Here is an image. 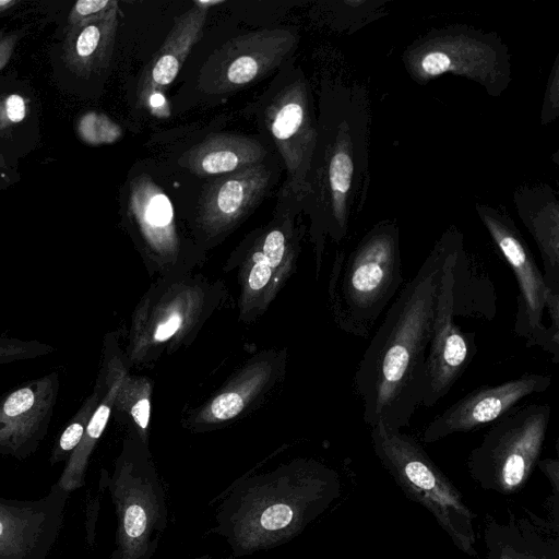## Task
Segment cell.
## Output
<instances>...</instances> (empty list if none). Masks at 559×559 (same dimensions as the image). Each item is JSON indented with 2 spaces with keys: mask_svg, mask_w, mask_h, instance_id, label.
<instances>
[{
  "mask_svg": "<svg viewBox=\"0 0 559 559\" xmlns=\"http://www.w3.org/2000/svg\"><path fill=\"white\" fill-rule=\"evenodd\" d=\"M459 229L448 228L399 292L369 342L354 376L362 418L393 430L411 425L425 392L426 357L441 271Z\"/></svg>",
  "mask_w": 559,
  "mask_h": 559,
  "instance_id": "cell-1",
  "label": "cell"
},
{
  "mask_svg": "<svg viewBox=\"0 0 559 559\" xmlns=\"http://www.w3.org/2000/svg\"><path fill=\"white\" fill-rule=\"evenodd\" d=\"M341 490L337 473L322 465L235 485L219 506L216 531L237 556L270 549L300 534Z\"/></svg>",
  "mask_w": 559,
  "mask_h": 559,
  "instance_id": "cell-2",
  "label": "cell"
},
{
  "mask_svg": "<svg viewBox=\"0 0 559 559\" xmlns=\"http://www.w3.org/2000/svg\"><path fill=\"white\" fill-rule=\"evenodd\" d=\"M372 450L403 493L424 507L453 545L471 558L476 550L475 513L449 477L412 436L378 421L370 427Z\"/></svg>",
  "mask_w": 559,
  "mask_h": 559,
  "instance_id": "cell-3",
  "label": "cell"
},
{
  "mask_svg": "<svg viewBox=\"0 0 559 559\" xmlns=\"http://www.w3.org/2000/svg\"><path fill=\"white\" fill-rule=\"evenodd\" d=\"M336 114L312 187L319 185V205L340 239L347 233L353 206L360 209L367 194L370 106L365 88L342 87Z\"/></svg>",
  "mask_w": 559,
  "mask_h": 559,
  "instance_id": "cell-4",
  "label": "cell"
},
{
  "mask_svg": "<svg viewBox=\"0 0 559 559\" xmlns=\"http://www.w3.org/2000/svg\"><path fill=\"white\" fill-rule=\"evenodd\" d=\"M340 261L336 311L341 328L366 338L403 284L399 225L389 219L377 223Z\"/></svg>",
  "mask_w": 559,
  "mask_h": 559,
  "instance_id": "cell-5",
  "label": "cell"
},
{
  "mask_svg": "<svg viewBox=\"0 0 559 559\" xmlns=\"http://www.w3.org/2000/svg\"><path fill=\"white\" fill-rule=\"evenodd\" d=\"M402 60L417 83L451 73L477 83L492 96L500 95L511 79L509 51L501 39L462 25L427 33L404 50Z\"/></svg>",
  "mask_w": 559,
  "mask_h": 559,
  "instance_id": "cell-6",
  "label": "cell"
},
{
  "mask_svg": "<svg viewBox=\"0 0 559 559\" xmlns=\"http://www.w3.org/2000/svg\"><path fill=\"white\" fill-rule=\"evenodd\" d=\"M551 406L533 403L495 421L466 462L474 483L486 491H521L540 460Z\"/></svg>",
  "mask_w": 559,
  "mask_h": 559,
  "instance_id": "cell-7",
  "label": "cell"
},
{
  "mask_svg": "<svg viewBox=\"0 0 559 559\" xmlns=\"http://www.w3.org/2000/svg\"><path fill=\"white\" fill-rule=\"evenodd\" d=\"M476 211L516 280L515 335L524 338L526 346H537L550 354L557 364L559 335L543 321L547 287L534 254L510 216L485 204H476Z\"/></svg>",
  "mask_w": 559,
  "mask_h": 559,
  "instance_id": "cell-8",
  "label": "cell"
},
{
  "mask_svg": "<svg viewBox=\"0 0 559 559\" xmlns=\"http://www.w3.org/2000/svg\"><path fill=\"white\" fill-rule=\"evenodd\" d=\"M464 243L459 230L444 260L431 337L426 357L425 392L421 404L432 407L461 378L476 354L475 334L464 332L455 317V264Z\"/></svg>",
  "mask_w": 559,
  "mask_h": 559,
  "instance_id": "cell-9",
  "label": "cell"
},
{
  "mask_svg": "<svg viewBox=\"0 0 559 559\" xmlns=\"http://www.w3.org/2000/svg\"><path fill=\"white\" fill-rule=\"evenodd\" d=\"M297 41V34L285 28L239 35L207 58L198 86L215 96L247 87L274 71L294 51Z\"/></svg>",
  "mask_w": 559,
  "mask_h": 559,
  "instance_id": "cell-10",
  "label": "cell"
},
{
  "mask_svg": "<svg viewBox=\"0 0 559 559\" xmlns=\"http://www.w3.org/2000/svg\"><path fill=\"white\" fill-rule=\"evenodd\" d=\"M265 121L287 170L286 192L302 201L311 194L310 176L318 140L304 79L290 82L276 94L265 110Z\"/></svg>",
  "mask_w": 559,
  "mask_h": 559,
  "instance_id": "cell-11",
  "label": "cell"
},
{
  "mask_svg": "<svg viewBox=\"0 0 559 559\" xmlns=\"http://www.w3.org/2000/svg\"><path fill=\"white\" fill-rule=\"evenodd\" d=\"M551 382L549 374L525 373L500 384L479 386L436 416L425 428L421 440L432 443L493 424L515 409L522 400L546 391Z\"/></svg>",
  "mask_w": 559,
  "mask_h": 559,
  "instance_id": "cell-12",
  "label": "cell"
},
{
  "mask_svg": "<svg viewBox=\"0 0 559 559\" xmlns=\"http://www.w3.org/2000/svg\"><path fill=\"white\" fill-rule=\"evenodd\" d=\"M60 390L51 371L0 396V453L25 457L47 435Z\"/></svg>",
  "mask_w": 559,
  "mask_h": 559,
  "instance_id": "cell-13",
  "label": "cell"
},
{
  "mask_svg": "<svg viewBox=\"0 0 559 559\" xmlns=\"http://www.w3.org/2000/svg\"><path fill=\"white\" fill-rule=\"evenodd\" d=\"M111 492L118 516L115 559H150L166 524L162 486L120 475Z\"/></svg>",
  "mask_w": 559,
  "mask_h": 559,
  "instance_id": "cell-14",
  "label": "cell"
},
{
  "mask_svg": "<svg viewBox=\"0 0 559 559\" xmlns=\"http://www.w3.org/2000/svg\"><path fill=\"white\" fill-rule=\"evenodd\" d=\"M479 559H559V523L523 509L489 518Z\"/></svg>",
  "mask_w": 559,
  "mask_h": 559,
  "instance_id": "cell-15",
  "label": "cell"
},
{
  "mask_svg": "<svg viewBox=\"0 0 559 559\" xmlns=\"http://www.w3.org/2000/svg\"><path fill=\"white\" fill-rule=\"evenodd\" d=\"M224 0L193 1V5L178 15L163 45L145 66L136 86L139 105H147L152 96L162 94L176 79L192 47L202 36L211 7Z\"/></svg>",
  "mask_w": 559,
  "mask_h": 559,
  "instance_id": "cell-16",
  "label": "cell"
},
{
  "mask_svg": "<svg viewBox=\"0 0 559 559\" xmlns=\"http://www.w3.org/2000/svg\"><path fill=\"white\" fill-rule=\"evenodd\" d=\"M271 174L262 163L243 167L212 180L200 197V213L214 226L231 224L265 194Z\"/></svg>",
  "mask_w": 559,
  "mask_h": 559,
  "instance_id": "cell-17",
  "label": "cell"
},
{
  "mask_svg": "<svg viewBox=\"0 0 559 559\" xmlns=\"http://www.w3.org/2000/svg\"><path fill=\"white\" fill-rule=\"evenodd\" d=\"M514 204L540 252L547 290L559 292V204L555 193L547 186L523 188L514 193Z\"/></svg>",
  "mask_w": 559,
  "mask_h": 559,
  "instance_id": "cell-18",
  "label": "cell"
},
{
  "mask_svg": "<svg viewBox=\"0 0 559 559\" xmlns=\"http://www.w3.org/2000/svg\"><path fill=\"white\" fill-rule=\"evenodd\" d=\"M118 22L117 2L100 16L68 27L62 48L68 69L81 78L105 70L112 56Z\"/></svg>",
  "mask_w": 559,
  "mask_h": 559,
  "instance_id": "cell-19",
  "label": "cell"
},
{
  "mask_svg": "<svg viewBox=\"0 0 559 559\" xmlns=\"http://www.w3.org/2000/svg\"><path fill=\"white\" fill-rule=\"evenodd\" d=\"M262 144L248 136L211 134L181 156V164L199 177L222 176L262 163Z\"/></svg>",
  "mask_w": 559,
  "mask_h": 559,
  "instance_id": "cell-20",
  "label": "cell"
},
{
  "mask_svg": "<svg viewBox=\"0 0 559 559\" xmlns=\"http://www.w3.org/2000/svg\"><path fill=\"white\" fill-rule=\"evenodd\" d=\"M39 507H14L0 502L1 559H36L35 550H45L52 540L55 525Z\"/></svg>",
  "mask_w": 559,
  "mask_h": 559,
  "instance_id": "cell-21",
  "label": "cell"
},
{
  "mask_svg": "<svg viewBox=\"0 0 559 559\" xmlns=\"http://www.w3.org/2000/svg\"><path fill=\"white\" fill-rule=\"evenodd\" d=\"M110 411L108 403H100L94 411L82 440L68 457L59 478L58 487L62 491L70 492L82 486L88 456L107 425Z\"/></svg>",
  "mask_w": 559,
  "mask_h": 559,
  "instance_id": "cell-22",
  "label": "cell"
},
{
  "mask_svg": "<svg viewBox=\"0 0 559 559\" xmlns=\"http://www.w3.org/2000/svg\"><path fill=\"white\" fill-rule=\"evenodd\" d=\"M95 409L94 396H90L60 432L51 452L50 462L52 464L69 457L74 451L82 440Z\"/></svg>",
  "mask_w": 559,
  "mask_h": 559,
  "instance_id": "cell-23",
  "label": "cell"
},
{
  "mask_svg": "<svg viewBox=\"0 0 559 559\" xmlns=\"http://www.w3.org/2000/svg\"><path fill=\"white\" fill-rule=\"evenodd\" d=\"M56 348L36 340L0 336V366L51 355Z\"/></svg>",
  "mask_w": 559,
  "mask_h": 559,
  "instance_id": "cell-24",
  "label": "cell"
},
{
  "mask_svg": "<svg viewBox=\"0 0 559 559\" xmlns=\"http://www.w3.org/2000/svg\"><path fill=\"white\" fill-rule=\"evenodd\" d=\"M116 3L114 0H80L69 13L68 27L100 16Z\"/></svg>",
  "mask_w": 559,
  "mask_h": 559,
  "instance_id": "cell-25",
  "label": "cell"
},
{
  "mask_svg": "<svg viewBox=\"0 0 559 559\" xmlns=\"http://www.w3.org/2000/svg\"><path fill=\"white\" fill-rule=\"evenodd\" d=\"M27 108L25 99L19 94H10L0 102V130L23 121Z\"/></svg>",
  "mask_w": 559,
  "mask_h": 559,
  "instance_id": "cell-26",
  "label": "cell"
},
{
  "mask_svg": "<svg viewBox=\"0 0 559 559\" xmlns=\"http://www.w3.org/2000/svg\"><path fill=\"white\" fill-rule=\"evenodd\" d=\"M537 466L547 477L551 486L552 499L550 500V519L559 523V460L544 459L539 460Z\"/></svg>",
  "mask_w": 559,
  "mask_h": 559,
  "instance_id": "cell-27",
  "label": "cell"
},
{
  "mask_svg": "<svg viewBox=\"0 0 559 559\" xmlns=\"http://www.w3.org/2000/svg\"><path fill=\"white\" fill-rule=\"evenodd\" d=\"M286 248V239L284 234L278 229L271 230L264 238L262 253L266 258L271 267H276L284 255Z\"/></svg>",
  "mask_w": 559,
  "mask_h": 559,
  "instance_id": "cell-28",
  "label": "cell"
},
{
  "mask_svg": "<svg viewBox=\"0 0 559 559\" xmlns=\"http://www.w3.org/2000/svg\"><path fill=\"white\" fill-rule=\"evenodd\" d=\"M243 407V401L237 393H224L212 403V414L218 419H229Z\"/></svg>",
  "mask_w": 559,
  "mask_h": 559,
  "instance_id": "cell-29",
  "label": "cell"
},
{
  "mask_svg": "<svg viewBox=\"0 0 559 559\" xmlns=\"http://www.w3.org/2000/svg\"><path fill=\"white\" fill-rule=\"evenodd\" d=\"M254 265L249 275V286L258 290L264 287L271 278L272 267L261 251L253 254Z\"/></svg>",
  "mask_w": 559,
  "mask_h": 559,
  "instance_id": "cell-30",
  "label": "cell"
},
{
  "mask_svg": "<svg viewBox=\"0 0 559 559\" xmlns=\"http://www.w3.org/2000/svg\"><path fill=\"white\" fill-rule=\"evenodd\" d=\"M181 324V317L173 314L165 323L160 324L155 332L156 341H165L174 335Z\"/></svg>",
  "mask_w": 559,
  "mask_h": 559,
  "instance_id": "cell-31",
  "label": "cell"
},
{
  "mask_svg": "<svg viewBox=\"0 0 559 559\" xmlns=\"http://www.w3.org/2000/svg\"><path fill=\"white\" fill-rule=\"evenodd\" d=\"M131 414L135 423L143 429L147 427L150 418V402L147 399L138 401L132 409Z\"/></svg>",
  "mask_w": 559,
  "mask_h": 559,
  "instance_id": "cell-32",
  "label": "cell"
},
{
  "mask_svg": "<svg viewBox=\"0 0 559 559\" xmlns=\"http://www.w3.org/2000/svg\"><path fill=\"white\" fill-rule=\"evenodd\" d=\"M19 36L8 35L0 39V70L9 62L16 46Z\"/></svg>",
  "mask_w": 559,
  "mask_h": 559,
  "instance_id": "cell-33",
  "label": "cell"
},
{
  "mask_svg": "<svg viewBox=\"0 0 559 559\" xmlns=\"http://www.w3.org/2000/svg\"><path fill=\"white\" fill-rule=\"evenodd\" d=\"M15 4V0H0V13L7 11L8 9Z\"/></svg>",
  "mask_w": 559,
  "mask_h": 559,
  "instance_id": "cell-34",
  "label": "cell"
},
{
  "mask_svg": "<svg viewBox=\"0 0 559 559\" xmlns=\"http://www.w3.org/2000/svg\"><path fill=\"white\" fill-rule=\"evenodd\" d=\"M0 559H1V557H0Z\"/></svg>",
  "mask_w": 559,
  "mask_h": 559,
  "instance_id": "cell-35",
  "label": "cell"
}]
</instances>
